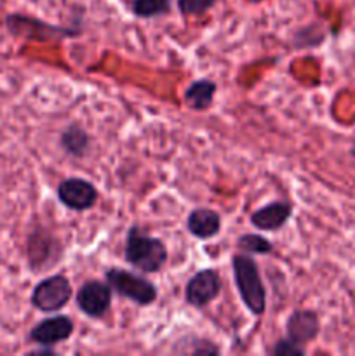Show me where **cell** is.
<instances>
[{
	"label": "cell",
	"mask_w": 355,
	"mask_h": 356,
	"mask_svg": "<svg viewBox=\"0 0 355 356\" xmlns=\"http://www.w3.org/2000/svg\"><path fill=\"white\" fill-rule=\"evenodd\" d=\"M125 261L143 273H157L167 261V249L162 240L141 233L138 226H132L127 233L124 249Z\"/></svg>",
	"instance_id": "cell-1"
},
{
	"label": "cell",
	"mask_w": 355,
	"mask_h": 356,
	"mask_svg": "<svg viewBox=\"0 0 355 356\" xmlns=\"http://www.w3.org/2000/svg\"><path fill=\"white\" fill-rule=\"evenodd\" d=\"M237 291L251 313L261 316L267 309V291L260 277V268L249 254H237L232 259Z\"/></svg>",
	"instance_id": "cell-2"
},
{
	"label": "cell",
	"mask_w": 355,
	"mask_h": 356,
	"mask_svg": "<svg viewBox=\"0 0 355 356\" xmlns=\"http://www.w3.org/2000/svg\"><path fill=\"white\" fill-rule=\"evenodd\" d=\"M104 278H106V284L110 285L111 291H115L122 298L131 299L136 305L148 306L157 299L155 285L146 278L139 277V275L131 273V271L110 268L104 273Z\"/></svg>",
	"instance_id": "cell-3"
},
{
	"label": "cell",
	"mask_w": 355,
	"mask_h": 356,
	"mask_svg": "<svg viewBox=\"0 0 355 356\" xmlns=\"http://www.w3.org/2000/svg\"><path fill=\"white\" fill-rule=\"evenodd\" d=\"M72 299V284L63 275H54L38 282L31 292V305L44 313H54L65 308Z\"/></svg>",
	"instance_id": "cell-4"
},
{
	"label": "cell",
	"mask_w": 355,
	"mask_h": 356,
	"mask_svg": "<svg viewBox=\"0 0 355 356\" xmlns=\"http://www.w3.org/2000/svg\"><path fill=\"white\" fill-rule=\"evenodd\" d=\"M28 261L33 270H45L56 264L61 257V243L58 242L54 235H51L45 229H37L31 233L28 238Z\"/></svg>",
	"instance_id": "cell-5"
},
{
	"label": "cell",
	"mask_w": 355,
	"mask_h": 356,
	"mask_svg": "<svg viewBox=\"0 0 355 356\" xmlns=\"http://www.w3.org/2000/svg\"><path fill=\"white\" fill-rule=\"evenodd\" d=\"M7 26L13 33L24 35L26 38L33 40H52V38H65V37H77L79 30H68L63 26H52V24L44 23V21L33 19L28 16H19L13 14L7 17Z\"/></svg>",
	"instance_id": "cell-6"
},
{
	"label": "cell",
	"mask_w": 355,
	"mask_h": 356,
	"mask_svg": "<svg viewBox=\"0 0 355 356\" xmlns=\"http://www.w3.org/2000/svg\"><path fill=\"white\" fill-rule=\"evenodd\" d=\"M221 292V278L214 270H200L188 280L184 298L188 305L204 308Z\"/></svg>",
	"instance_id": "cell-7"
},
{
	"label": "cell",
	"mask_w": 355,
	"mask_h": 356,
	"mask_svg": "<svg viewBox=\"0 0 355 356\" xmlns=\"http://www.w3.org/2000/svg\"><path fill=\"white\" fill-rule=\"evenodd\" d=\"M58 198L72 211H89L97 200V190L89 181L80 177H68L58 186Z\"/></svg>",
	"instance_id": "cell-8"
},
{
	"label": "cell",
	"mask_w": 355,
	"mask_h": 356,
	"mask_svg": "<svg viewBox=\"0 0 355 356\" xmlns=\"http://www.w3.org/2000/svg\"><path fill=\"white\" fill-rule=\"evenodd\" d=\"M111 305V287L104 282L89 280L77 292V306L90 318H101Z\"/></svg>",
	"instance_id": "cell-9"
},
{
	"label": "cell",
	"mask_w": 355,
	"mask_h": 356,
	"mask_svg": "<svg viewBox=\"0 0 355 356\" xmlns=\"http://www.w3.org/2000/svg\"><path fill=\"white\" fill-rule=\"evenodd\" d=\"M73 334V322L68 316H52V318H45L38 322L37 325L31 329L30 341L38 344V346L52 348L54 344L61 343V341L70 339Z\"/></svg>",
	"instance_id": "cell-10"
},
{
	"label": "cell",
	"mask_w": 355,
	"mask_h": 356,
	"mask_svg": "<svg viewBox=\"0 0 355 356\" xmlns=\"http://www.w3.org/2000/svg\"><path fill=\"white\" fill-rule=\"evenodd\" d=\"M292 214V205L289 202H271L258 209L251 216V225L260 232H275L289 221Z\"/></svg>",
	"instance_id": "cell-11"
},
{
	"label": "cell",
	"mask_w": 355,
	"mask_h": 356,
	"mask_svg": "<svg viewBox=\"0 0 355 356\" xmlns=\"http://www.w3.org/2000/svg\"><path fill=\"white\" fill-rule=\"evenodd\" d=\"M320 322L317 313L313 312H294L287 320V337L298 344H308L319 336Z\"/></svg>",
	"instance_id": "cell-12"
},
{
	"label": "cell",
	"mask_w": 355,
	"mask_h": 356,
	"mask_svg": "<svg viewBox=\"0 0 355 356\" xmlns=\"http://www.w3.org/2000/svg\"><path fill=\"white\" fill-rule=\"evenodd\" d=\"M187 228L195 238L207 240L212 238L221 229V218L212 209H195L190 212L187 221Z\"/></svg>",
	"instance_id": "cell-13"
},
{
	"label": "cell",
	"mask_w": 355,
	"mask_h": 356,
	"mask_svg": "<svg viewBox=\"0 0 355 356\" xmlns=\"http://www.w3.org/2000/svg\"><path fill=\"white\" fill-rule=\"evenodd\" d=\"M216 94V83L209 79L195 80L190 83V87L184 92V101L191 110H207L212 104Z\"/></svg>",
	"instance_id": "cell-14"
},
{
	"label": "cell",
	"mask_w": 355,
	"mask_h": 356,
	"mask_svg": "<svg viewBox=\"0 0 355 356\" xmlns=\"http://www.w3.org/2000/svg\"><path fill=\"white\" fill-rule=\"evenodd\" d=\"M61 148L72 156H84L90 149V138L80 125L72 124L61 134Z\"/></svg>",
	"instance_id": "cell-15"
},
{
	"label": "cell",
	"mask_w": 355,
	"mask_h": 356,
	"mask_svg": "<svg viewBox=\"0 0 355 356\" xmlns=\"http://www.w3.org/2000/svg\"><path fill=\"white\" fill-rule=\"evenodd\" d=\"M173 0H132V13L138 17H157L171 10Z\"/></svg>",
	"instance_id": "cell-16"
},
{
	"label": "cell",
	"mask_w": 355,
	"mask_h": 356,
	"mask_svg": "<svg viewBox=\"0 0 355 356\" xmlns=\"http://www.w3.org/2000/svg\"><path fill=\"white\" fill-rule=\"evenodd\" d=\"M237 247H239L240 250H244L246 254H268L274 249L270 240L258 235V233H247V235H242L237 240Z\"/></svg>",
	"instance_id": "cell-17"
},
{
	"label": "cell",
	"mask_w": 355,
	"mask_h": 356,
	"mask_svg": "<svg viewBox=\"0 0 355 356\" xmlns=\"http://www.w3.org/2000/svg\"><path fill=\"white\" fill-rule=\"evenodd\" d=\"M216 2L218 0H178V7L184 16H200L214 7Z\"/></svg>",
	"instance_id": "cell-18"
},
{
	"label": "cell",
	"mask_w": 355,
	"mask_h": 356,
	"mask_svg": "<svg viewBox=\"0 0 355 356\" xmlns=\"http://www.w3.org/2000/svg\"><path fill=\"white\" fill-rule=\"evenodd\" d=\"M305 353V348H303L301 344L291 341L289 337L278 341L274 346V350H271V355L275 356H303Z\"/></svg>",
	"instance_id": "cell-19"
}]
</instances>
